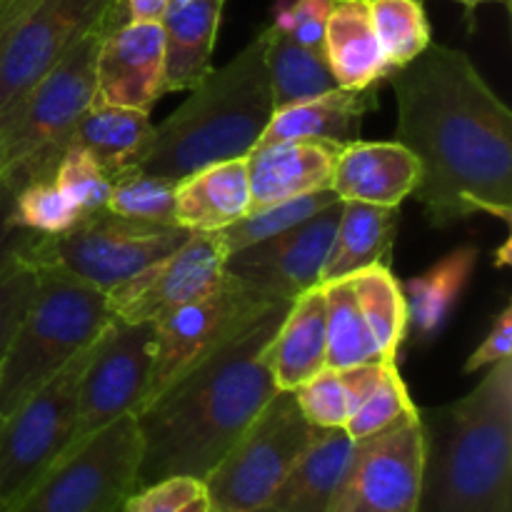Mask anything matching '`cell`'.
I'll list each match as a JSON object with an SVG mask.
<instances>
[{
	"mask_svg": "<svg viewBox=\"0 0 512 512\" xmlns=\"http://www.w3.org/2000/svg\"><path fill=\"white\" fill-rule=\"evenodd\" d=\"M90 348L0 420V512H8L65 453Z\"/></svg>",
	"mask_w": 512,
	"mask_h": 512,
	"instance_id": "obj_10",
	"label": "cell"
},
{
	"mask_svg": "<svg viewBox=\"0 0 512 512\" xmlns=\"http://www.w3.org/2000/svg\"><path fill=\"white\" fill-rule=\"evenodd\" d=\"M275 390H295L325 370V295L323 285L290 300L263 353Z\"/></svg>",
	"mask_w": 512,
	"mask_h": 512,
	"instance_id": "obj_23",
	"label": "cell"
},
{
	"mask_svg": "<svg viewBox=\"0 0 512 512\" xmlns=\"http://www.w3.org/2000/svg\"><path fill=\"white\" fill-rule=\"evenodd\" d=\"M150 123L148 113L133 108H118L93 100L83 118L70 130V143L80 145L110 180L130 173L140 165L148 150Z\"/></svg>",
	"mask_w": 512,
	"mask_h": 512,
	"instance_id": "obj_26",
	"label": "cell"
},
{
	"mask_svg": "<svg viewBox=\"0 0 512 512\" xmlns=\"http://www.w3.org/2000/svg\"><path fill=\"white\" fill-rule=\"evenodd\" d=\"M180 512H210L208 500H205V495H203V498H198V500H195V503H190L188 508H183Z\"/></svg>",
	"mask_w": 512,
	"mask_h": 512,
	"instance_id": "obj_47",
	"label": "cell"
},
{
	"mask_svg": "<svg viewBox=\"0 0 512 512\" xmlns=\"http://www.w3.org/2000/svg\"><path fill=\"white\" fill-rule=\"evenodd\" d=\"M478 265V248L463 245L445 255L440 263L415 275L403 285L405 305H408V333L415 343H433L450 315L458 308L465 288H468L473 270Z\"/></svg>",
	"mask_w": 512,
	"mask_h": 512,
	"instance_id": "obj_27",
	"label": "cell"
},
{
	"mask_svg": "<svg viewBox=\"0 0 512 512\" xmlns=\"http://www.w3.org/2000/svg\"><path fill=\"white\" fill-rule=\"evenodd\" d=\"M120 23L123 20L113 18L85 35L43 78L0 110L5 165L68 145L70 130L95 100V60L100 40Z\"/></svg>",
	"mask_w": 512,
	"mask_h": 512,
	"instance_id": "obj_9",
	"label": "cell"
},
{
	"mask_svg": "<svg viewBox=\"0 0 512 512\" xmlns=\"http://www.w3.org/2000/svg\"><path fill=\"white\" fill-rule=\"evenodd\" d=\"M248 213L245 158L205 165L175 185V223L190 233H220Z\"/></svg>",
	"mask_w": 512,
	"mask_h": 512,
	"instance_id": "obj_22",
	"label": "cell"
},
{
	"mask_svg": "<svg viewBox=\"0 0 512 512\" xmlns=\"http://www.w3.org/2000/svg\"><path fill=\"white\" fill-rule=\"evenodd\" d=\"M418 512H512V358L455 403L418 410Z\"/></svg>",
	"mask_w": 512,
	"mask_h": 512,
	"instance_id": "obj_3",
	"label": "cell"
},
{
	"mask_svg": "<svg viewBox=\"0 0 512 512\" xmlns=\"http://www.w3.org/2000/svg\"><path fill=\"white\" fill-rule=\"evenodd\" d=\"M270 303L273 300L243 288L225 275L213 293L153 323V373L145 403L168 388L190 365L235 338Z\"/></svg>",
	"mask_w": 512,
	"mask_h": 512,
	"instance_id": "obj_12",
	"label": "cell"
},
{
	"mask_svg": "<svg viewBox=\"0 0 512 512\" xmlns=\"http://www.w3.org/2000/svg\"><path fill=\"white\" fill-rule=\"evenodd\" d=\"M368 5L380 48L393 68L408 65L433 43L423 0H368Z\"/></svg>",
	"mask_w": 512,
	"mask_h": 512,
	"instance_id": "obj_32",
	"label": "cell"
},
{
	"mask_svg": "<svg viewBox=\"0 0 512 512\" xmlns=\"http://www.w3.org/2000/svg\"><path fill=\"white\" fill-rule=\"evenodd\" d=\"M330 0H293L273 5V28L288 35L293 43L323 53L325 23H328Z\"/></svg>",
	"mask_w": 512,
	"mask_h": 512,
	"instance_id": "obj_40",
	"label": "cell"
},
{
	"mask_svg": "<svg viewBox=\"0 0 512 512\" xmlns=\"http://www.w3.org/2000/svg\"><path fill=\"white\" fill-rule=\"evenodd\" d=\"M423 168L420 160L398 140L368 143L355 140L338 153L330 190L340 200L398 208L418 190Z\"/></svg>",
	"mask_w": 512,
	"mask_h": 512,
	"instance_id": "obj_19",
	"label": "cell"
},
{
	"mask_svg": "<svg viewBox=\"0 0 512 512\" xmlns=\"http://www.w3.org/2000/svg\"><path fill=\"white\" fill-rule=\"evenodd\" d=\"M275 3H293V0H275Z\"/></svg>",
	"mask_w": 512,
	"mask_h": 512,
	"instance_id": "obj_50",
	"label": "cell"
},
{
	"mask_svg": "<svg viewBox=\"0 0 512 512\" xmlns=\"http://www.w3.org/2000/svg\"><path fill=\"white\" fill-rule=\"evenodd\" d=\"M265 43L263 28L228 65L210 70L173 115L153 125L138 168L180 180L205 165L245 158L275 113Z\"/></svg>",
	"mask_w": 512,
	"mask_h": 512,
	"instance_id": "obj_4",
	"label": "cell"
},
{
	"mask_svg": "<svg viewBox=\"0 0 512 512\" xmlns=\"http://www.w3.org/2000/svg\"><path fill=\"white\" fill-rule=\"evenodd\" d=\"M165 40L160 20H128L100 40L95 100L150 113L165 95Z\"/></svg>",
	"mask_w": 512,
	"mask_h": 512,
	"instance_id": "obj_17",
	"label": "cell"
},
{
	"mask_svg": "<svg viewBox=\"0 0 512 512\" xmlns=\"http://www.w3.org/2000/svg\"><path fill=\"white\" fill-rule=\"evenodd\" d=\"M350 285L358 298L360 313L378 343L383 360L398 358L400 343L408 338V305L403 285L393 275L390 265H370L350 275Z\"/></svg>",
	"mask_w": 512,
	"mask_h": 512,
	"instance_id": "obj_31",
	"label": "cell"
},
{
	"mask_svg": "<svg viewBox=\"0 0 512 512\" xmlns=\"http://www.w3.org/2000/svg\"><path fill=\"white\" fill-rule=\"evenodd\" d=\"M183 3H188V0H168V10L178 8V5H183Z\"/></svg>",
	"mask_w": 512,
	"mask_h": 512,
	"instance_id": "obj_49",
	"label": "cell"
},
{
	"mask_svg": "<svg viewBox=\"0 0 512 512\" xmlns=\"http://www.w3.org/2000/svg\"><path fill=\"white\" fill-rule=\"evenodd\" d=\"M225 260L220 233H190L178 250L105 293L110 315L125 323H158L213 293L225 278Z\"/></svg>",
	"mask_w": 512,
	"mask_h": 512,
	"instance_id": "obj_14",
	"label": "cell"
},
{
	"mask_svg": "<svg viewBox=\"0 0 512 512\" xmlns=\"http://www.w3.org/2000/svg\"><path fill=\"white\" fill-rule=\"evenodd\" d=\"M205 495V485L195 478H165L133 490L120 512H180Z\"/></svg>",
	"mask_w": 512,
	"mask_h": 512,
	"instance_id": "obj_41",
	"label": "cell"
},
{
	"mask_svg": "<svg viewBox=\"0 0 512 512\" xmlns=\"http://www.w3.org/2000/svg\"><path fill=\"white\" fill-rule=\"evenodd\" d=\"M188 238L190 230L180 225L143 223L100 210L78 218L65 233H28L20 253L40 273L63 275L110 293L155 260L178 250Z\"/></svg>",
	"mask_w": 512,
	"mask_h": 512,
	"instance_id": "obj_6",
	"label": "cell"
},
{
	"mask_svg": "<svg viewBox=\"0 0 512 512\" xmlns=\"http://www.w3.org/2000/svg\"><path fill=\"white\" fill-rule=\"evenodd\" d=\"M300 413L320 430H343L350 420V403L338 370H320L315 378L293 390Z\"/></svg>",
	"mask_w": 512,
	"mask_h": 512,
	"instance_id": "obj_39",
	"label": "cell"
},
{
	"mask_svg": "<svg viewBox=\"0 0 512 512\" xmlns=\"http://www.w3.org/2000/svg\"><path fill=\"white\" fill-rule=\"evenodd\" d=\"M325 295V368L345 370L353 365L383 363L378 343L360 313L350 278L323 283Z\"/></svg>",
	"mask_w": 512,
	"mask_h": 512,
	"instance_id": "obj_30",
	"label": "cell"
},
{
	"mask_svg": "<svg viewBox=\"0 0 512 512\" xmlns=\"http://www.w3.org/2000/svg\"><path fill=\"white\" fill-rule=\"evenodd\" d=\"M423 478L420 418L358 440L328 512H418Z\"/></svg>",
	"mask_w": 512,
	"mask_h": 512,
	"instance_id": "obj_15",
	"label": "cell"
},
{
	"mask_svg": "<svg viewBox=\"0 0 512 512\" xmlns=\"http://www.w3.org/2000/svg\"><path fill=\"white\" fill-rule=\"evenodd\" d=\"M125 23L128 20H163L168 0H120Z\"/></svg>",
	"mask_w": 512,
	"mask_h": 512,
	"instance_id": "obj_45",
	"label": "cell"
},
{
	"mask_svg": "<svg viewBox=\"0 0 512 512\" xmlns=\"http://www.w3.org/2000/svg\"><path fill=\"white\" fill-rule=\"evenodd\" d=\"M53 170H38L15 193L13 223L35 235H58L78 223L80 215L55 185Z\"/></svg>",
	"mask_w": 512,
	"mask_h": 512,
	"instance_id": "obj_36",
	"label": "cell"
},
{
	"mask_svg": "<svg viewBox=\"0 0 512 512\" xmlns=\"http://www.w3.org/2000/svg\"><path fill=\"white\" fill-rule=\"evenodd\" d=\"M343 148L345 145L323 143V140L258 143L245 155L250 210L330 190L335 160Z\"/></svg>",
	"mask_w": 512,
	"mask_h": 512,
	"instance_id": "obj_18",
	"label": "cell"
},
{
	"mask_svg": "<svg viewBox=\"0 0 512 512\" xmlns=\"http://www.w3.org/2000/svg\"><path fill=\"white\" fill-rule=\"evenodd\" d=\"M290 300H273L235 338L190 365L135 413L140 455L135 490L165 478L203 483L275 390L263 353Z\"/></svg>",
	"mask_w": 512,
	"mask_h": 512,
	"instance_id": "obj_2",
	"label": "cell"
},
{
	"mask_svg": "<svg viewBox=\"0 0 512 512\" xmlns=\"http://www.w3.org/2000/svg\"><path fill=\"white\" fill-rule=\"evenodd\" d=\"M110 320L105 293L40 273L38 293L0 363V420L90 348Z\"/></svg>",
	"mask_w": 512,
	"mask_h": 512,
	"instance_id": "obj_5",
	"label": "cell"
},
{
	"mask_svg": "<svg viewBox=\"0 0 512 512\" xmlns=\"http://www.w3.org/2000/svg\"><path fill=\"white\" fill-rule=\"evenodd\" d=\"M395 140L420 160L415 198L430 225L473 215L512 223V113L458 48L430 43L390 73Z\"/></svg>",
	"mask_w": 512,
	"mask_h": 512,
	"instance_id": "obj_1",
	"label": "cell"
},
{
	"mask_svg": "<svg viewBox=\"0 0 512 512\" xmlns=\"http://www.w3.org/2000/svg\"><path fill=\"white\" fill-rule=\"evenodd\" d=\"M113 18L125 23L120 0H38L0 55V110L43 78L85 35Z\"/></svg>",
	"mask_w": 512,
	"mask_h": 512,
	"instance_id": "obj_13",
	"label": "cell"
},
{
	"mask_svg": "<svg viewBox=\"0 0 512 512\" xmlns=\"http://www.w3.org/2000/svg\"><path fill=\"white\" fill-rule=\"evenodd\" d=\"M175 185L178 180L135 168L113 180L105 210L130 220H143V223L178 225L175 223Z\"/></svg>",
	"mask_w": 512,
	"mask_h": 512,
	"instance_id": "obj_35",
	"label": "cell"
},
{
	"mask_svg": "<svg viewBox=\"0 0 512 512\" xmlns=\"http://www.w3.org/2000/svg\"><path fill=\"white\" fill-rule=\"evenodd\" d=\"M48 168H55V165L38 163V160H20V163L5 165V170L0 173V268H3L5 260L20 248V243H23L25 235H28V230L18 228V225L13 223L15 193H18V188L30 178V175Z\"/></svg>",
	"mask_w": 512,
	"mask_h": 512,
	"instance_id": "obj_42",
	"label": "cell"
},
{
	"mask_svg": "<svg viewBox=\"0 0 512 512\" xmlns=\"http://www.w3.org/2000/svg\"><path fill=\"white\" fill-rule=\"evenodd\" d=\"M338 200L340 198L333 190H320V193L300 195V198L283 200V203L268 205V208L250 210L238 223L220 230V238H223L228 255H233L238 250L250 248L255 243H263V240L275 238V235L305 223V220H310L320 210L328 208V205L338 203Z\"/></svg>",
	"mask_w": 512,
	"mask_h": 512,
	"instance_id": "obj_33",
	"label": "cell"
},
{
	"mask_svg": "<svg viewBox=\"0 0 512 512\" xmlns=\"http://www.w3.org/2000/svg\"><path fill=\"white\" fill-rule=\"evenodd\" d=\"M38 0H0V55L20 20L35 8Z\"/></svg>",
	"mask_w": 512,
	"mask_h": 512,
	"instance_id": "obj_44",
	"label": "cell"
},
{
	"mask_svg": "<svg viewBox=\"0 0 512 512\" xmlns=\"http://www.w3.org/2000/svg\"><path fill=\"white\" fill-rule=\"evenodd\" d=\"M455 3H460L465 8V15H468V20L473 23L475 20V13H478L480 5H488V3H505V0H455Z\"/></svg>",
	"mask_w": 512,
	"mask_h": 512,
	"instance_id": "obj_46",
	"label": "cell"
},
{
	"mask_svg": "<svg viewBox=\"0 0 512 512\" xmlns=\"http://www.w3.org/2000/svg\"><path fill=\"white\" fill-rule=\"evenodd\" d=\"M510 350H512V308L505 305L500 310V315L495 318L493 328H490L488 338L473 350L468 360H465V375H473L478 370L490 368V365L500 363V360L510 358Z\"/></svg>",
	"mask_w": 512,
	"mask_h": 512,
	"instance_id": "obj_43",
	"label": "cell"
},
{
	"mask_svg": "<svg viewBox=\"0 0 512 512\" xmlns=\"http://www.w3.org/2000/svg\"><path fill=\"white\" fill-rule=\"evenodd\" d=\"M53 178L60 193L68 198V203L73 205L80 218L90 213H100L108 205L113 180L105 175V170L80 145L70 143V140L63 153H60V158L55 160Z\"/></svg>",
	"mask_w": 512,
	"mask_h": 512,
	"instance_id": "obj_37",
	"label": "cell"
},
{
	"mask_svg": "<svg viewBox=\"0 0 512 512\" xmlns=\"http://www.w3.org/2000/svg\"><path fill=\"white\" fill-rule=\"evenodd\" d=\"M343 200L275 238L238 250L225 260V275L268 300H293L320 285Z\"/></svg>",
	"mask_w": 512,
	"mask_h": 512,
	"instance_id": "obj_16",
	"label": "cell"
},
{
	"mask_svg": "<svg viewBox=\"0 0 512 512\" xmlns=\"http://www.w3.org/2000/svg\"><path fill=\"white\" fill-rule=\"evenodd\" d=\"M353 445L345 430H323L255 512H328Z\"/></svg>",
	"mask_w": 512,
	"mask_h": 512,
	"instance_id": "obj_25",
	"label": "cell"
},
{
	"mask_svg": "<svg viewBox=\"0 0 512 512\" xmlns=\"http://www.w3.org/2000/svg\"><path fill=\"white\" fill-rule=\"evenodd\" d=\"M153 335V323L113 318L95 338L80 375L78 410L65 450L143 408L153 373Z\"/></svg>",
	"mask_w": 512,
	"mask_h": 512,
	"instance_id": "obj_11",
	"label": "cell"
},
{
	"mask_svg": "<svg viewBox=\"0 0 512 512\" xmlns=\"http://www.w3.org/2000/svg\"><path fill=\"white\" fill-rule=\"evenodd\" d=\"M395 230H398V208L345 200L320 285L350 278L370 265H390Z\"/></svg>",
	"mask_w": 512,
	"mask_h": 512,
	"instance_id": "obj_28",
	"label": "cell"
},
{
	"mask_svg": "<svg viewBox=\"0 0 512 512\" xmlns=\"http://www.w3.org/2000/svg\"><path fill=\"white\" fill-rule=\"evenodd\" d=\"M413 418H418V408H415L413 398H410V390L405 385L403 375H400L398 363L390 360V363H385L378 388L350 415L343 430L353 443H358V440H368L380 433H388V430L398 428V425L408 423Z\"/></svg>",
	"mask_w": 512,
	"mask_h": 512,
	"instance_id": "obj_34",
	"label": "cell"
},
{
	"mask_svg": "<svg viewBox=\"0 0 512 512\" xmlns=\"http://www.w3.org/2000/svg\"><path fill=\"white\" fill-rule=\"evenodd\" d=\"M320 433L293 390H278L203 480L210 512L258 510Z\"/></svg>",
	"mask_w": 512,
	"mask_h": 512,
	"instance_id": "obj_7",
	"label": "cell"
},
{
	"mask_svg": "<svg viewBox=\"0 0 512 512\" xmlns=\"http://www.w3.org/2000/svg\"><path fill=\"white\" fill-rule=\"evenodd\" d=\"M225 0H188L173 10H165V78L168 93H190L213 70L215 40H218L220 18Z\"/></svg>",
	"mask_w": 512,
	"mask_h": 512,
	"instance_id": "obj_24",
	"label": "cell"
},
{
	"mask_svg": "<svg viewBox=\"0 0 512 512\" xmlns=\"http://www.w3.org/2000/svg\"><path fill=\"white\" fill-rule=\"evenodd\" d=\"M268 43H265V65H268L270 90H273L275 110L288 105L305 103L310 98L338 88L328 60L323 53L293 43L285 33L268 25Z\"/></svg>",
	"mask_w": 512,
	"mask_h": 512,
	"instance_id": "obj_29",
	"label": "cell"
},
{
	"mask_svg": "<svg viewBox=\"0 0 512 512\" xmlns=\"http://www.w3.org/2000/svg\"><path fill=\"white\" fill-rule=\"evenodd\" d=\"M5 170V150H3V138H0V173Z\"/></svg>",
	"mask_w": 512,
	"mask_h": 512,
	"instance_id": "obj_48",
	"label": "cell"
},
{
	"mask_svg": "<svg viewBox=\"0 0 512 512\" xmlns=\"http://www.w3.org/2000/svg\"><path fill=\"white\" fill-rule=\"evenodd\" d=\"M38 285V268L30 265L18 248L0 268V363H3L25 313H28L35 293H38Z\"/></svg>",
	"mask_w": 512,
	"mask_h": 512,
	"instance_id": "obj_38",
	"label": "cell"
},
{
	"mask_svg": "<svg viewBox=\"0 0 512 512\" xmlns=\"http://www.w3.org/2000/svg\"><path fill=\"white\" fill-rule=\"evenodd\" d=\"M323 55L338 88H373L395 70L380 48L368 0H330Z\"/></svg>",
	"mask_w": 512,
	"mask_h": 512,
	"instance_id": "obj_21",
	"label": "cell"
},
{
	"mask_svg": "<svg viewBox=\"0 0 512 512\" xmlns=\"http://www.w3.org/2000/svg\"><path fill=\"white\" fill-rule=\"evenodd\" d=\"M143 443L135 415L65 450L8 512H120L135 490Z\"/></svg>",
	"mask_w": 512,
	"mask_h": 512,
	"instance_id": "obj_8",
	"label": "cell"
},
{
	"mask_svg": "<svg viewBox=\"0 0 512 512\" xmlns=\"http://www.w3.org/2000/svg\"><path fill=\"white\" fill-rule=\"evenodd\" d=\"M375 108H378V85L328 90L305 103L275 110L260 143L323 140V143L350 145L360 140L365 115Z\"/></svg>",
	"mask_w": 512,
	"mask_h": 512,
	"instance_id": "obj_20",
	"label": "cell"
}]
</instances>
